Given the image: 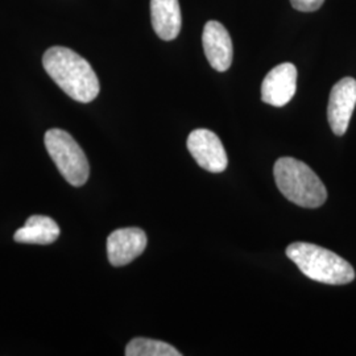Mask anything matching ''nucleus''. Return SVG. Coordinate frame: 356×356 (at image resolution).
Returning <instances> with one entry per match:
<instances>
[{
    "label": "nucleus",
    "mask_w": 356,
    "mask_h": 356,
    "mask_svg": "<svg viewBox=\"0 0 356 356\" xmlns=\"http://www.w3.org/2000/svg\"><path fill=\"white\" fill-rule=\"evenodd\" d=\"M204 54L216 72H226L232 64V40L226 26L216 20H210L204 24L202 33Z\"/></svg>",
    "instance_id": "9"
},
{
    "label": "nucleus",
    "mask_w": 356,
    "mask_h": 356,
    "mask_svg": "<svg viewBox=\"0 0 356 356\" xmlns=\"http://www.w3.org/2000/svg\"><path fill=\"white\" fill-rule=\"evenodd\" d=\"M44 143L61 176L70 185L82 186L88 182L90 175L88 157L70 134L60 128H51L47 131Z\"/></svg>",
    "instance_id": "4"
},
{
    "label": "nucleus",
    "mask_w": 356,
    "mask_h": 356,
    "mask_svg": "<svg viewBox=\"0 0 356 356\" xmlns=\"http://www.w3.org/2000/svg\"><path fill=\"white\" fill-rule=\"evenodd\" d=\"M188 149L197 164L211 173H222L227 169L229 160L220 139L213 131L198 128L188 138Z\"/></svg>",
    "instance_id": "5"
},
{
    "label": "nucleus",
    "mask_w": 356,
    "mask_h": 356,
    "mask_svg": "<svg viewBox=\"0 0 356 356\" xmlns=\"http://www.w3.org/2000/svg\"><path fill=\"white\" fill-rule=\"evenodd\" d=\"M45 72L76 102H92L99 94V79L91 65L69 48L53 47L42 57Z\"/></svg>",
    "instance_id": "1"
},
{
    "label": "nucleus",
    "mask_w": 356,
    "mask_h": 356,
    "mask_svg": "<svg viewBox=\"0 0 356 356\" xmlns=\"http://www.w3.org/2000/svg\"><path fill=\"white\" fill-rule=\"evenodd\" d=\"M297 90V67L291 63L277 65L268 73L261 85L263 102L282 107L292 101Z\"/></svg>",
    "instance_id": "8"
},
{
    "label": "nucleus",
    "mask_w": 356,
    "mask_h": 356,
    "mask_svg": "<svg viewBox=\"0 0 356 356\" xmlns=\"http://www.w3.org/2000/svg\"><path fill=\"white\" fill-rule=\"evenodd\" d=\"M151 20L159 38L164 41L175 40L182 26L178 0H151Z\"/></svg>",
    "instance_id": "10"
},
{
    "label": "nucleus",
    "mask_w": 356,
    "mask_h": 356,
    "mask_svg": "<svg viewBox=\"0 0 356 356\" xmlns=\"http://www.w3.org/2000/svg\"><path fill=\"white\" fill-rule=\"evenodd\" d=\"M61 229L49 216H32L26 219L24 227L15 232V242L24 244H51L60 236Z\"/></svg>",
    "instance_id": "11"
},
{
    "label": "nucleus",
    "mask_w": 356,
    "mask_h": 356,
    "mask_svg": "<svg viewBox=\"0 0 356 356\" xmlns=\"http://www.w3.org/2000/svg\"><path fill=\"white\" fill-rule=\"evenodd\" d=\"M293 8L301 13H314L318 11L325 3V0H291Z\"/></svg>",
    "instance_id": "13"
},
{
    "label": "nucleus",
    "mask_w": 356,
    "mask_h": 356,
    "mask_svg": "<svg viewBox=\"0 0 356 356\" xmlns=\"http://www.w3.org/2000/svg\"><path fill=\"white\" fill-rule=\"evenodd\" d=\"M127 356H181L173 346L148 338H135L126 347Z\"/></svg>",
    "instance_id": "12"
},
{
    "label": "nucleus",
    "mask_w": 356,
    "mask_h": 356,
    "mask_svg": "<svg viewBox=\"0 0 356 356\" xmlns=\"http://www.w3.org/2000/svg\"><path fill=\"white\" fill-rule=\"evenodd\" d=\"M355 106L356 79L346 76L334 85L327 106L329 124L337 136L346 134Z\"/></svg>",
    "instance_id": "6"
},
{
    "label": "nucleus",
    "mask_w": 356,
    "mask_h": 356,
    "mask_svg": "<svg viewBox=\"0 0 356 356\" xmlns=\"http://www.w3.org/2000/svg\"><path fill=\"white\" fill-rule=\"evenodd\" d=\"M147 234L138 227L115 229L107 238V256L114 267L132 263L147 248Z\"/></svg>",
    "instance_id": "7"
},
{
    "label": "nucleus",
    "mask_w": 356,
    "mask_h": 356,
    "mask_svg": "<svg viewBox=\"0 0 356 356\" xmlns=\"http://www.w3.org/2000/svg\"><path fill=\"white\" fill-rule=\"evenodd\" d=\"M286 256L310 280L327 285H346L355 279V270L339 254L312 243H292Z\"/></svg>",
    "instance_id": "2"
},
{
    "label": "nucleus",
    "mask_w": 356,
    "mask_h": 356,
    "mask_svg": "<svg viewBox=\"0 0 356 356\" xmlns=\"http://www.w3.org/2000/svg\"><path fill=\"white\" fill-rule=\"evenodd\" d=\"M273 175L282 195L293 204L316 209L327 200V191L323 182L310 166L297 159H279L275 163Z\"/></svg>",
    "instance_id": "3"
}]
</instances>
